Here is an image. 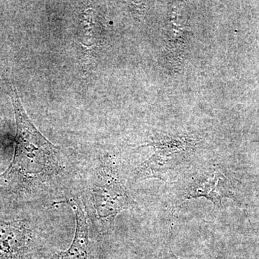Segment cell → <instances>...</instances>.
Instances as JSON below:
<instances>
[{
    "label": "cell",
    "instance_id": "1",
    "mask_svg": "<svg viewBox=\"0 0 259 259\" xmlns=\"http://www.w3.org/2000/svg\"><path fill=\"white\" fill-rule=\"evenodd\" d=\"M10 97L16 121L15 153L9 168L0 176V182L9 185H23L52 174L59 166V152L32 124L14 83Z\"/></svg>",
    "mask_w": 259,
    "mask_h": 259
},
{
    "label": "cell",
    "instance_id": "2",
    "mask_svg": "<svg viewBox=\"0 0 259 259\" xmlns=\"http://www.w3.org/2000/svg\"><path fill=\"white\" fill-rule=\"evenodd\" d=\"M76 218L74 241L67 250L54 255L53 259H100V253L89 238L88 224L81 207L71 204Z\"/></svg>",
    "mask_w": 259,
    "mask_h": 259
},
{
    "label": "cell",
    "instance_id": "3",
    "mask_svg": "<svg viewBox=\"0 0 259 259\" xmlns=\"http://www.w3.org/2000/svg\"><path fill=\"white\" fill-rule=\"evenodd\" d=\"M201 197L209 199L215 205L221 206L223 199L231 197L229 181L218 171L209 176L199 177L190 186L186 197L194 199Z\"/></svg>",
    "mask_w": 259,
    "mask_h": 259
},
{
    "label": "cell",
    "instance_id": "4",
    "mask_svg": "<svg viewBox=\"0 0 259 259\" xmlns=\"http://www.w3.org/2000/svg\"><path fill=\"white\" fill-rule=\"evenodd\" d=\"M94 199L97 212L102 218L114 217L127 205L125 191L116 182L97 187Z\"/></svg>",
    "mask_w": 259,
    "mask_h": 259
},
{
    "label": "cell",
    "instance_id": "5",
    "mask_svg": "<svg viewBox=\"0 0 259 259\" xmlns=\"http://www.w3.org/2000/svg\"><path fill=\"white\" fill-rule=\"evenodd\" d=\"M178 259H182V258H178Z\"/></svg>",
    "mask_w": 259,
    "mask_h": 259
}]
</instances>
